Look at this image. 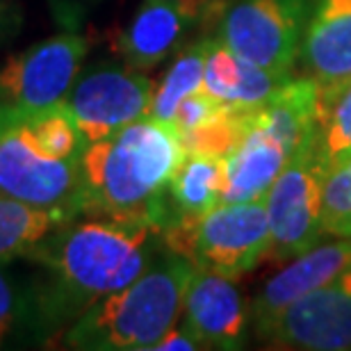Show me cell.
Wrapping results in <instances>:
<instances>
[{
	"label": "cell",
	"mask_w": 351,
	"mask_h": 351,
	"mask_svg": "<svg viewBox=\"0 0 351 351\" xmlns=\"http://www.w3.org/2000/svg\"><path fill=\"white\" fill-rule=\"evenodd\" d=\"M206 10V0H144L119 37V53L137 71L158 66L178 51L187 30Z\"/></svg>",
	"instance_id": "13"
},
{
	"label": "cell",
	"mask_w": 351,
	"mask_h": 351,
	"mask_svg": "<svg viewBox=\"0 0 351 351\" xmlns=\"http://www.w3.org/2000/svg\"><path fill=\"white\" fill-rule=\"evenodd\" d=\"M171 349L196 351V349H203V347L199 345V340H196L185 326H173V328H169V331H167L162 338L156 342L153 351H171Z\"/></svg>",
	"instance_id": "25"
},
{
	"label": "cell",
	"mask_w": 351,
	"mask_h": 351,
	"mask_svg": "<svg viewBox=\"0 0 351 351\" xmlns=\"http://www.w3.org/2000/svg\"><path fill=\"white\" fill-rule=\"evenodd\" d=\"M311 5V0H233L221 14L217 37L251 64L292 73Z\"/></svg>",
	"instance_id": "6"
},
{
	"label": "cell",
	"mask_w": 351,
	"mask_h": 351,
	"mask_svg": "<svg viewBox=\"0 0 351 351\" xmlns=\"http://www.w3.org/2000/svg\"><path fill=\"white\" fill-rule=\"evenodd\" d=\"M185 158L171 123L144 117L114 135L87 144L80 158L82 215L171 223V176Z\"/></svg>",
	"instance_id": "2"
},
{
	"label": "cell",
	"mask_w": 351,
	"mask_h": 351,
	"mask_svg": "<svg viewBox=\"0 0 351 351\" xmlns=\"http://www.w3.org/2000/svg\"><path fill=\"white\" fill-rule=\"evenodd\" d=\"M196 267L165 249L130 285L89 306L71 322L66 347L91 351H153L178 324L187 283Z\"/></svg>",
	"instance_id": "3"
},
{
	"label": "cell",
	"mask_w": 351,
	"mask_h": 351,
	"mask_svg": "<svg viewBox=\"0 0 351 351\" xmlns=\"http://www.w3.org/2000/svg\"><path fill=\"white\" fill-rule=\"evenodd\" d=\"M322 235L351 237V156L331 167L324 176Z\"/></svg>",
	"instance_id": "22"
},
{
	"label": "cell",
	"mask_w": 351,
	"mask_h": 351,
	"mask_svg": "<svg viewBox=\"0 0 351 351\" xmlns=\"http://www.w3.org/2000/svg\"><path fill=\"white\" fill-rule=\"evenodd\" d=\"M351 156V82L333 96L322 98L319 128L315 137V158L319 167H331Z\"/></svg>",
	"instance_id": "21"
},
{
	"label": "cell",
	"mask_w": 351,
	"mask_h": 351,
	"mask_svg": "<svg viewBox=\"0 0 351 351\" xmlns=\"http://www.w3.org/2000/svg\"><path fill=\"white\" fill-rule=\"evenodd\" d=\"M301 58L322 98L351 82V0H313Z\"/></svg>",
	"instance_id": "14"
},
{
	"label": "cell",
	"mask_w": 351,
	"mask_h": 351,
	"mask_svg": "<svg viewBox=\"0 0 351 351\" xmlns=\"http://www.w3.org/2000/svg\"><path fill=\"white\" fill-rule=\"evenodd\" d=\"M80 158L44 156L32 142L21 110L0 101V194L73 221L82 215Z\"/></svg>",
	"instance_id": "5"
},
{
	"label": "cell",
	"mask_w": 351,
	"mask_h": 351,
	"mask_svg": "<svg viewBox=\"0 0 351 351\" xmlns=\"http://www.w3.org/2000/svg\"><path fill=\"white\" fill-rule=\"evenodd\" d=\"M258 335L290 349H351V267L287 306Z\"/></svg>",
	"instance_id": "10"
},
{
	"label": "cell",
	"mask_w": 351,
	"mask_h": 351,
	"mask_svg": "<svg viewBox=\"0 0 351 351\" xmlns=\"http://www.w3.org/2000/svg\"><path fill=\"white\" fill-rule=\"evenodd\" d=\"M292 158V151L267 128L258 110H254L240 144L226 158L221 203L265 201Z\"/></svg>",
	"instance_id": "15"
},
{
	"label": "cell",
	"mask_w": 351,
	"mask_h": 351,
	"mask_svg": "<svg viewBox=\"0 0 351 351\" xmlns=\"http://www.w3.org/2000/svg\"><path fill=\"white\" fill-rule=\"evenodd\" d=\"M165 249V228L156 223L112 217L66 223L27 254L48 271V280L25 313L48 326L78 319L142 276Z\"/></svg>",
	"instance_id": "1"
},
{
	"label": "cell",
	"mask_w": 351,
	"mask_h": 351,
	"mask_svg": "<svg viewBox=\"0 0 351 351\" xmlns=\"http://www.w3.org/2000/svg\"><path fill=\"white\" fill-rule=\"evenodd\" d=\"M87 55L80 34H55L14 55L0 69V101L37 112L62 103L71 91Z\"/></svg>",
	"instance_id": "8"
},
{
	"label": "cell",
	"mask_w": 351,
	"mask_h": 351,
	"mask_svg": "<svg viewBox=\"0 0 351 351\" xmlns=\"http://www.w3.org/2000/svg\"><path fill=\"white\" fill-rule=\"evenodd\" d=\"M223 180H226V158L185 153L167 189L171 223H196L219 206Z\"/></svg>",
	"instance_id": "17"
},
{
	"label": "cell",
	"mask_w": 351,
	"mask_h": 351,
	"mask_svg": "<svg viewBox=\"0 0 351 351\" xmlns=\"http://www.w3.org/2000/svg\"><path fill=\"white\" fill-rule=\"evenodd\" d=\"M351 267V237H331L328 242L315 244L313 249L292 258V263L276 271L263 285L251 304V322L256 333L263 326L317 287L340 276Z\"/></svg>",
	"instance_id": "12"
},
{
	"label": "cell",
	"mask_w": 351,
	"mask_h": 351,
	"mask_svg": "<svg viewBox=\"0 0 351 351\" xmlns=\"http://www.w3.org/2000/svg\"><path fill=\"white\" fill-rule=\"evenodd\" d=\"M223 108H226V105H221L215 96H210L206 89H199V91H194V94H189L185 101L176 108L171 125L180 137V135H185V132H192L196 128H201V125L210 123L213 119L221 114Z\"/></svg>",
	"instance_id": "23"
},
{
	"label": "cell",
	"mask_w": 351,
	"mask_h": 351,
	"mask_svg": "<svg viewBox=\"0 0 351 351\" xmlns=\"http://www.w3.org/2000/svg\"><path fill=\"white\" fill-rule=\"evenodd\" d=\"M182 326L203 349H240L254 326L251 306L235 278L196 267L182 299Z\"/></svg>",
	"instance_id": "11"
},
{
	"label": "cell",
	"mask_w": 351,
	"mask_h": 351,
	"mask_svg": "<svg viewBox=\"0 0 351 351\" xmlns=\"http://www.w3.org/2000/svg\"><path fill=\"white\" fill-rule=\"evenodd\" d=\"M21 110V108H19ZM23 123L30 132L32 142L37 149L48 158H80L82 151L87 149V142L82 137L78 123L73 121L71 112L66 110L64 103H58L53 108L25 112Z\"/></svg>",
	"instance_id": "20"
},
{
	"label": "cell",
	"mask_w": 351,
	"mask_h": 351,
	"mask_svg": "<svg viewBox=\"0 0 351 351\" xmlns=\"http://www.w3.org/2000/svg\"><path fill=\"white\" fill-rule=\"evenodd\" d=\"M326 171L315 158V144L294 156L265 199L269 221L271 263L292 261L324 240L322 235V187Z\"/></svg>",
	"instance_id": "7"
},
{
	"label": "cell",
	"mask_w": 351,
	"mask_h": 351,
	"mask_svg": "<svg viewBox=\"0 0 351 351\" xmlns=\"http://www.w3.org/2000/svg\"><path fill=\"white\" fill-rule=\"evenodd\" d=\"M210 44H213V37L196 39L173 60V64L165 73L162 82L156 87V94H153L151 117H156L165 123H171L176 108L189 94L203 89Z\"/></svg>",
	"instance_id": "19"
},
{
	"label": "cell",
	"mask_w": 351,
	"mask_h": 351,
	"mask_svg": "<svg viewBox=\"0 0 351 351\" xmlns=\"http://www.w3.org/2000/svg\"><path fill=\"white\" fill-rule=\"evenodd\" d=\"M66 223L71 221L53 210L0 194V261L7 263L16 256H27Z\"/></svg>",
	"instance_id": "18"
},
{
	"label": "cell",
	"mask_w": 351,
	"mask_h": 351,
	"mask_svg": "<svg viewBox=\"0 0 351 351\" xmlns=\"http://www.w3.org/2000/svg\"><path fill=\"white\" fill-rule=\"evenodd\" d=\"M292 78V73H276L242 60L219 37L210 44L203 89L230 110H258Z\"/></svg>",
	"instance_id": "16"
},
{
	"label": "cell",
	"mask_w": 351,
	"mask_h": 351,
	"mask_svg": "<svg viewBox=\"0 0 351 351\" xmlns=\"http://www.w3.org/2000/svg\"><path fill=\"white\" fill-rule=\"evenodd\" d=\"M21 313H25V301H21L16 285L5 269V261H0V347L16 326Z\"/></svg>",
	"instance_id": "24"
},
{
	"label": "cell",
	"mask_w": 351,
	"mask_h": 351,
	"mask_svg": "<svg viewBox=\"0 0 351 351\" xmlns=\"http://www.w3.org/2000/svg\"><path fill=\"white\" fill-rule=\"evenodd\" d=\"M165 244L199 269L237 280L254 271L269 249L267 206L265 201L219 203L196 223L167 226Z\"/></svg>",
	"instance_id": "4"
},
{
	"label": "cell",
	"mask_w": 351,
	"mask_h": 351,
	"mask_svg": "<svg viewBox=\"0 0 351 351\" xmlns=\"http://www.w3.org/2000/svg\"><path fill=\"white\" fill-rule=\"evenodd\" d=\"M19 16L12 12V7L7 5V0H0V41L7 39L12 34V30L16 27Z\"/></svg>",
	"instance_id": "26"
},
{
	"label": "cell",
	"mask_w": 351,
	"mask_h": 351,
	"mask_svg": "<svg viewBox=\"0 0 351 351\" xmlns=\"http://www.w3.org/2000/svg\"><path fill=\"white\" fill-rule=\"evenodd\" d=\"M153 94L156 85L137 69L103 66L82 75L62 103L91 144L151 117Z\"/></svg>",
	"instance_id": "9"
}]
</instances>
